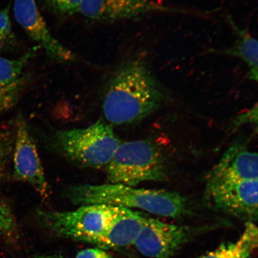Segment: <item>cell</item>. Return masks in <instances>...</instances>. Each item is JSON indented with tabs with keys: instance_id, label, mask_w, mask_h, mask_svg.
Wrapping results in <instances>:
<instances>
[{
	"instance_id": "1",
	"label": "cell",
	"mask_w": 258,
	"mask_h": 258,
	"mask_svg": "<svg viewBox=\"0 0 258 258\" xmlns=\"http://www.w3.org/2000/svg\"><path fill=\"white\" fill-rule=\"evenodd\" d=\"M168 89L143 57L121 63L106 82L102 100L106 122L112 126L133 123L166 105Z\"/></svg>"
},
{
	"instance_id": "2",
	"label": "cell",
	"mask_w": 258,
	"mask_h": 258,
	"mask_svg": "<svg viewBox=\"0 0 258 258\" xmlns=\"http://www.w3.org/2000/svg\"><path fill=\"white\" fill-rule=\"evenodd\" d=\"M64 196L74 204L106 205L143 210L161 217L179 218L191 214L188 201L180 194L163 189L136 188L121 184L72 186Z\"/></svg>"
},
{
	"instance_id": "3",
	"label": "cell",
	"mask_w": 258,
	"mask_h": 258,
	"mask_svg": "<svg viewBox=\"0 0 258 258\" xmlns=\"http://www.w3.org/2000/svg\"><path fill=\"white\" fill-rule=\"evenodd\" d=\"M121 143L112 125L102 120L88 127L57 131L51 142L67 159L95 169L107 167Z\"/></svg>"
},
{
	"instance_id": "4",
	"label": "cell",
	"mask_w": 258,
	"mask_h": 258,
	"mask_svg": "<svg viewBox=\"0 0 258 258\" xmlns=\"http://www.w3.org/2000/svg\"><path fill=\"white\" fill-rule=\"evenodd\" d=\"M106 169L108 183L129 186L147 181H163L167 177L165 158L148 140L121 143Z\"/></svg>"
},
{
	"instance_id": "5",
	"label": "cell",
	"mask_w": 258,
	"mask_h": 258,
	"mask_svg": "<svg viewBox=\"0 0 258 258\" xmlns=\"http://www.w3.org/2000/svg\"><path fill=\"white\" fill-rule=\"evenodd\" d=\"M115 210V206L90 205L73 211H38V215L41 224L51 233L101 247Z\"/></svg>"
},
{
	"instance_id": "6",
	"label": "cell",
	"mask_w": 258,
	"mask_h": 258,
	"mask_svg": "<svg viewBox=\"0 0 258 258\" xmlns=\"http://www.w3.org/2000/svg\"><path fill=\"white\" fill-rule=\"evenodd\" d=\"M203 230L202 228L170 224L145 217L134 245L145 256L170 258Z\"/></svg>"
},
{
	"instance_id": "7",
	"label": "cell",
	"mask_w": 258,
	"mask_h": 258,
	"mask_svg": "<svg viewBox=\"0 0 258 258\" xmlns=\"http://www.w3.org/2000/svg\"><path fill=\"white\" fill-rule=\"evenodd\" d=\"M257 183L255 179L206 185L205 201L216 211L253 222L258 215Z\"/></svg>"
},
{
	"instance_id": "8",
	"label": "cell",
	"mask_w": 258,
	"mask_h": 258,
	"mask_svg": "<svg viewBox=\"0 0 258 258\" xmlns=\"http://www.w3.org/2000/svg\"><path fill=\"white\" fill-rule=\"evenodd\" d=\"M80 14L95 23H114L136 19L154 13L195 14L185 9L161 5L151 0H83Z\"/></svg>"
},
{
	"instance_id": "9",
	"label": "cell",
	"mask_w": 258,
	"mask_h": 258,
	"mask_svg": "<svg viewBox=\"0 0 258 258\" xmlns=\"http://www.w3.org/2000/svg\"><path fill=\"white\" fill-rule=\"evenodd\" d=\"M14 148L15 179L28 183L42 198H47L49 187L37 148L27 123L19 116L16 122Z\"/></svg>"
},
{
	"instance_id": "10",
	"label": "cell",
	"mask_w": 258,
	"mask_h": 258,
	"mask_svg": "<svg viewBox=\"0 0 258 258\" xmlns=\"http://www.w3.org/2000/svg\"><path fill=\"white\" fill-rule=\"evenodd\" d=\"M16 21L29 36L43 48L51 59L59 62H72L76 56L54 38L40 14L35 0H15Z\"/></svg>"
},
{
	"instance_id": "11",
	"label": "cell",
	"mask_w": 258,
	"mask_h": 258,
	"mask_svg": "<svg viewBox=\"0 0 258 258\" xmlns=\"http://www.w3.org/2000/svg\"><path fill=\"white\" fill-rule=\"evenodd\" d=\"M257 177V154L248 150L243 144L235 143L210 171L206 185L255 180Z\"/></svg>"
},
{
	"instance_id": "12",
	"label": "cell",
	"mask_w": 258,
	"mask_h": 258,
	"mask_svg": "<svg viewBox=\"0 0 258 258\" xmlns=\"http://www.w3.org/2000/svg\"><path fill=\"white\" fill-rule=\"evenodd\" d=\"M145 217L131 209L115 206L110 228L101 247L121 248L134 245L143 227Z\"/></svg>"
},
{
	"instance_id": "13",
	"label": "cell",
	"mask_w": 258,
	"mask_h": 258,
	"mask_svg": "<svg viewBox=\"0 0 258 258\" xmlns=\"http://www.w3.org/2000/svg\"><path fill=\"white\" fill-rule=\"evenodd\" d=\"M227 21L237 37V40L230 47L220 50H212V52L238 57L243 60L249 69L247 76L248 79L257 82V41L247 29L238 27L230 16L227 18Z\"/></svg>"
},
{
	"instance_id": "14",
	"label": "cell",
	"mask_w": 258,
	"mask_h": 258,
	"mask_svg": "<svg viewBox=\"0 0 258 258\" xmlns=\"http://www.w3.org/2000/svg\"><path fill=\"white\" fill-rule=\"evenodd\" d=\"M257 239L256 226L246 222L243 234L236 241L222 244L198 258H249L257 248Z\"/></svg>"
},
{
	"instance_id": "15",
	"label": "cell",
	"mask_w": 258,
	"mask_h": 258,
	"mask_svg": "<svg viewBox=\"0 0 258 258\" xmlns=\"http://www.w3.org/2000/svg\"><path fill=\"white\" fill-rule=\"evenodd\" d=\"M40 47L39 46L33 47L16 59L0 56V88L11 85L24 75L25 67L35 56Z\"/></svg>"
},
{
	"instance_id": "16",
	"label": "cell",
	"mask_w": 258,
	"mask_h": 258,
	"mask_svg": "<svg viewBox=\"0 0 258 258\" xmlns=\"http://www.w3.org/2000/svg\"><path fill=\"white\" fill-rule=\"evenodd\" d=\"M30 82V77L24 74L11 85L0 88V114L15 105Z\"/></svg>"
},
{
	"instance_id": "17",
	"label": "cell",
	"mask_w": 258,
	"mask_h": 258,
	"mask_svg": "<svg viewBox=\"0 0 258 258\" xmlns=\"http://www.w3.org/2000/svg\"><path fill=\"white\" fill-rule=\"evenodd\" d=\"M15 216L9 203L0 198V235L9 239H14L18 234Z\"/></svg>"
},
{
	"instance_id": "18",
	"label": "cell",
	"mask_w": 258,
	"mask_h": 258,
	"mask_svg": "<svg viewBox=\"0 0 258 258\" xmlns=\"http://www.w3.org/2000/svg\"><path fill=\"white\" fill-rule=\"evenodd\" d=\"M18 44L17 38L13 31L9 8L0 10V51L14 49Z\"/></svg>"
},
{
	"instance_id": "19",
	"label": "cell",
	"mask_w": 258,
	"mask_h": 258,
	"mask_svg": "<svg viewBox=\"0 0 258 258\" xmlns=\"http://www.w3.org/2000/svg\"><path fill=\"white\" fill-rule=\"evenodd\" d=\"M83 0H43L51 13L61 18L71 17L79 14Z\"/></svg>"
},
{
	"instance_id": "20",
	"label": "cell",
	"mask_w": 258,
	"mask_h": 258,
	"mask_svg": "<svg viewBox=\"0 0 258 258\" xmlns=\"http://www.w3.org/2000/svg\"><path fill=\"white\" fill-rule=\"evenodd\" d=\"M75 258H114L104 250L91 248L80 251Z\"/></svg>"
},
{
	"instance_id": "21",
	"label": "cell",
	"mask_w": 258,
	"mask_h": 258,
	"mask_svg": "<svg viewBox=\"0 0 258 258\" xmlns=\"http://www.w3.org/2000/svg\"><path fill=\"white\" fill-rule=\"evenodd\" d=\"M35 258H63L60 255H57V254H54V255H46V256H37Z\"/></svg>"
}]
</instances>
